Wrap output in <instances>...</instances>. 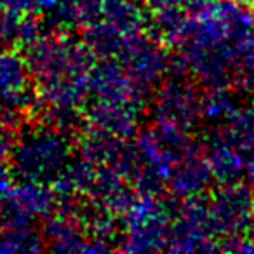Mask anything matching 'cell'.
Listing matches in <instances>:
<instances>
[{"label": "cell", "instance_id": "obj_19", "mask_svg": "<svg viewBox=\"0 0 254 254\" xmlns=\"http://www.w3.org/2000/svg\"><path fill=\"white\" fill-rule=\"evenodd\" d=\"M49 0H0V5H4L7 11L16 14H26V12H42Z\"/></svg>", "mask_w": 254, "mask_h": 254}, {"label": "cell", "instance_id": "obj_5", "mask_svg": "<svg viewBox=\"0 0 254 254\" xmlns=\"http://www.w3.org/2000/svg\"><path fill=\"white\" fill-rule=\"evenodd\" d=\"M153 119L190 131L202 119V94L187 77H169L160 82L153 98Z\"/></svg>", "mask_w": 254, "mask_h": 254}, {"label": "cell", "instance_id": "obj_21", "mask_svg": "<svg viewBox=\"0 0 254 254\" xmlns=\"http://www.w3.org/2000/svg\"><path fill=\"white\" fill-rule=\"evenodd\" d=\"M148 4L150 11H159V9H183L185 0H145Z\"/></svg>", "mask_w": 254, "mask_h": 254}, {"label": "cell", "instance_id": "obj_15", "mask_svg": "<svg viewBox=\"0 0 254 254\" xmlns=\"http://www.w3.org/2000/svg\"><path fill=\"white\" fill-rule=\"evenodd\" d=\"M235 96L230 92V87L225 89H207L202 94V119L212 126H221L230 115L237 110Z\"/></svg>", "mask_w": 254, "mask_h": 254}, {"label": "cell", "instance_id": "obj_6", "mask_svg": "<svg viewBox=\"0 0 254 254\" xmlns=\"http://www.w3.org/2000/svg\"><path fill=\"white\" fill-rule=\"evenodd\" d=\"M254 211V191L249 183L221 185V190L209 198V214L214 233L223 239L242 233Z\"/></svg>", "mask_w": 254, "mask_h": 254}, {"label": "cell", "instance_id": "obj_23", "mask_svg": "<svg viewBox=\"0 0 254 254\" xmlns=\"http://www.w3.org/2000/svg\"><path fill=\"white\" fill-rule=\"evenodd\" d=\"M246 178H247V183H249V187L253 188V191H254V155H253V159H251L249 162H247Z\"/></svg>", "mask_w": 254, "mask_h": 254}, {"label": "cell", "instance_id": "obj_17", "mask_svg": "<svg viewBox=\"0 0 254 254\" xmlns=\"http://www.w3.org/2000/svg\"><path fill=\"white\" fill-rule=\"evenodd\" d=\"M232 87L254 99V49L240 54L233 66Z\"/></svg>", "mask_w": 254, "mask_h": 254}, {"label": "cell", "instance_id": "obj_11", "mask_svg": "<svg viewBox=\"0 0 254 254\" xmlns=\"http://www.w3.org/2000/svg\"><path fill=\"white\" fill-rule=\"evenodd\" d=\"M44 240L51 244V249L63 253H82L87 249V242L80 219L68 211L54 212L46 219Z\"/></svg>", "mask_w": 254, "mask_h": 254}, {"label": "cell", "instance_id": "obj_7", "mask_svg": "<svg viewBox=\"0 0 254 254\" xmlns=\"http://www.w3.org/2000/svg\"><path fill=\"white\" fill-rule=\"evenodd\" d=\"M32 71L26 58L5 51L0 54V106L18 115L32 105Z\"/></svg>", "mask_w": 254, "mask_h": 254}, {"label": "cell", "instance_id": "obj_22", "mask_svg": "<svg viewBox=\"0 0 254 254\" xmlns=\"http://www.w3.org/2000/svg\"><path fill=\"white\" fill-rule=\"evenodd\" d=\"M9 185H11V176L7 174V171L0 167V195H4L9 190Z\"/></svg>", "mask_w": 254, "mask_h": 254}, {"label": "cell", "instance_id": "obj_10", "mask_svg": "<svg viewBox=\"0 0 254 254\" xmlns=\"http://www.w3.org/2000/svg\"><path fill=\"white\" fill-rule=\"evenodd\" d=\"M139 108L124 103L103 101L96 99L92 106H89L85 120L91 127L106 131L113 136L126 139L138 132V113Z\"/></svg>", "mask_w": 254, "mask_h": 254}, {"label": "cell", "instance_id": "obj_12", "mask_svg": "<svg viewBox=\"0 0 254 254\" xmlns=\"http://www.w3.org/2000/svg\"><path fill=\"white\" fill-rule=\"evenodd\" d=\"M218 131L228 143L246 155H254V101L237 106V110L218 126Z\"/></svg>", "mask_w": 254, "mask_h": 254}, {"label": "cell", "instance_id": "obj_18", "mask_svg": "<svg viewBox=\"0 0 254 254\" xmlns=\"http://www.w3.org/2000/svg\"><path fill=\"white\" fill-rule=\"evenodd\" d=\"M18 139L19 138L14 131V126H11V124L0 126V164L12 157L16 145H18Z\"/></svg>", "mask_w": 254, "mask_h": 254}, {"label": "cell", "instance_id": "obj_3", "mask_svg": "<svg viewBox=\"0 0 254 254\" xmlns=\"http://www.w3.org/2000/svg\"><path fill=\"white\" fill-rule=\"evenodd\" d=\"M173 218L160 197L138 195L126 212V239L119 247L132 253L169 251Z\"/></svg>", "mask_w": 254, "mask_h": 254}, {"label": "cell", "instance_id": "obj_8", "mask_svg": "<svg viewBox=\"0 0 254 254\" xmlns=\"http://www.w3.org/2000/svg\"><path fill=\"white\" fill-rule=\"evenodd\" d=\"M214 181L211 164L204 153V148L190 152L174 166L167 181L171 193L178 198H190L202 195Z\"/></svg>", "mask_w": 254, "mask_h": 254}, {"label": "cell", "instance_id": "obj_24", "mask_svg": "<svg viewBox=\"0 0 254 254\" xmlns=\"http://www.w3.org/2000/svg\"><path fill=\"white\" fill-rule=\"evenodd\" d=\"M0 110H2V106H0Z\"/></svg>", "mask_w": 254, "mask_h": 254}, {"label": "cell", "instance_id": "obj_16", "mask_svg": "<svg viewBox=\"0 0 254 254\" xmlns=\"http://www.w3.org/2000/svg\"><path fill=\"white\" fill-rule=\"evenodd\" d=\"M42 247L44 237L30 225L0 230V253H37Z\"/></svg>", "mask_w": 254, "mask_h": 254}, {"label": "cell", "instance_id": "obj_2", "mask_svg": "<svg viewBox=\"0 0 254 254\" xmlns=\"http://www.w3.org/2000/svg\"><path fill=\"white\" fill-rule=\"evenodd\" d=\"M11 159L18 176L47 185L54 183L68 164L70 146L64 134L44 127L21 136Z\"/></svg>", "mask_w": 254, "mask_h": 254}, {"label": "cell", "instance_id": "obj_13", "mask_svg": "<svg viewBox=\"0 0 254 254\" xmlns=\"http://www.w3.org/2000/svg\"><path fill=\"white\" fill-rule=\"evenodd\" d=\"M126 39L127 37L110 21L99 19V21L85 26L82 42L91 51L94 60L96 58L98 60H113V58H119V54L122 53Z\"/></svg>", "mask_w": 254, "mask_h": 254}, {"label": "cell", "instance_id": "obj_4", "mask_svg": "<svg viewBox=\"0 0 254 254\" xmlns=\"http://www.w3.org/2000/svg\"><path fill=\"white\" fill-rule=\"evenodd\" d=\"M119 61L131 80L148 94L164 75H169V53L146 32L127 37Z\"/></svg>", "mask_w": 254, "mask_h": 254}, {"label": "cell", "instance_id": "obj_14", "mask_svg": "<svg viewBox=\"0 0 254 254\" xmlns=\"http://www.w3.org/2000/svg\"><path fill=\"white\" fill-rule=\"evenodd\" d=\"M146 18L136 0H103V19L112 23L126 37L143 33Z\"/></svg>", "mask_w": 254, "mask_h": 254}, {"label": "cell", "instance_id": "obj_20", "mask_svg": "<svg viewBox=\"0 0 254 254\" xmlns=\"http://www.w3.org/2000/svg\"><path fill=\"white\" fill-rule=\"evenodd\" d=\"M242 253H254V211L251 214L247 225L240 233V249Z\"/></svg>", "mask_w": 254, "mask_h": 254}, {"label": "cell", "instance_id": "obj_9", "mask_svg": "<svg viewBox=\"0 0 254 254\" xmlns=\"http://www.w3.org/2000/svg\"><path fill=\"white\" fill-rule=\"evenodd\" d=\"M204 153L211 164L214 181H218L219 185L237 183L246 178L249 162L246 160V153L226 141L218 131V127H214V131H211L207 141L204 143Z\"/></svg>", "mask_w": 254, "mask_h": 254}, {"label": "cell", "instance_id": "obj_1", "mask_svg": "<svg viewBox=\"0 0 254 254\" xmlns=\"http://www.w3.org/2000/svg\"><path fill=\"white\" fill-rule=\"evenodd\" d=\"M94 56L84 42L68 37L39 39L26 56L39 98L51 106H80L91 94L89 73Z\"/></svg>", "mask_w": 254, "mask_h": 254}]
</instances>
